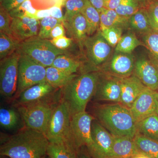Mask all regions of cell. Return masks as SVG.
I'll list each match as a JSON object with an SVG mask.
<instances>
[{
    "label": "cell",
    "mask_w": 158,
    "mask_h": 158,
    "mask_svg": "<svg viewBox=\"0 0 158 158\" xmlns=\"http://www.w3.org/2000/svg\"><path fill=\"white\" fill-rule=\"evenodd\" d=\"M49 144L44 134L25 127L1 143L0 155L10 158H44Z\"/></svg>",
    "instance_id": "1"
},
{
    "label": "cell",
    "mask_w": 158,
    "mask_h": 158,
    "mask_svg": "<svg viewBox=\"0 0 158 158\" xmlns=\"http://www.w3.org/2000/svg\"><path fill=\"white\" fill-rule=\"evenodd\" d=\"M95 114L113 137L134 139L137 135L136 123L130 109L121 104L101 105L95 109Z\"/></svg>",
    "instance_id": "2"
},
{
    "label": "cell",
    "mask_w": 158,
    "mask_h": 158,
    "mask_svg": "<svg viewBox=\"0 0 158 158\" xmlns=\"http://www.w3.org/2000/svg\"><path fill=\"white\" fill-rule=\"evenodd\" d=\"M99 77L94 72L84 73L62 88V99L68 105L71 116L86 111L88 103L95 94Z\"/></svg>",
    "instance_id": "3"
},
{
    "label": "cell",
    "mask_w": 158,
    "mask_h": 158,
    "mask_svg": "<svg viewBox=\"0 0 158 158\" xmlns=\"http://www.w3.org/2000/svg\"><path fill=\"white\" fill-rule=\"evenodd\" d=\"M70 111L62 98L55 108L48 125L45 135L50 143L61 145L77 156L71 132Z\"/></svg>",
    "instance_id": "4"
},
{
    "label": "cell",
    "mask_w": 158,
    "mask_h": 158,
    "mask_svg": "<svg viewBox=\"0 0 158 158\" xmlns=\"http://www.w3.org/2000/svg\"><path fill=\"white\" fill-rule=\"evenodd\" d=\"M54 99L19 105L18 110L25 127L38 131L45 135L49 121L57 105L54 101Z\"/></svg>",
    "instance_id": "5"
},
{
    "label": "cell",
    "mask_w": 158,
    "mask_h": 158,
    "mask_svg": "<svg viewBox=\"0 0 158 158\" xmlns=\"http://www.w3.org/2000/svg\"><path fill=\"white\" fill-rule=\"evenodd\" d=\"M19 54H24L47 68L52 66L57 56L65 54V50L55 46L51 40L43 39L38 36L20 42L16 50Z\"/></svg>",
    "instance_id": "6"
},
{
    "label": "cell",
    "mask_w": 158,
    "mask_h": 158,
    "mask_svg": "<svg viewBox=\"0 0 158 158\" xmlns=\"http://www.w3.org/2000/svg\"><path fill=\"white\" fill-rule=\"evenodd\" d=\"M46 67L24 54H20L18 81L15 97L34 85L46 81Z\"/></svg>",
    "instance_id": "7"
},
{
    "label": "cell",
    "mask_w": 158,
    "mask_h": 158,
    "mask_svg": "<svg viewBox=\"0 0 158 158\" xmlns=\"http://www.w3.org/2000/svg\"><path fill=\"white\" fill-rule=\"evenodd\" d=\"M19 57L16 51L1 60L0 93L4 97L11 98L17 91Z\"/></svg>",
    "instance_id": "8"
},
{
    "label": "cell",
    "mask_w": 158,
    "mask_h": 158,
    "mask_svg": "<svg viewBox=\"0 0 158 158\" xmlns=\"http://www.w3.org/2000/svg\"><path fill=\"white\" fill-rule=\"evenodd\" d=\"M94 117L86 112H81L71 116V132L74 144L79 152L82 148H90L93 144L91 126Z\"/></svg>",
    "instance_id": "9"
},
{
    "label": "cell",
    "mask_w": 158,
    "mask_h": 158,
    "mask_svg": "<svg viewBox=\"0 0 158 158\" xmlns=\"http://www.w3.org/2000/svg\"><path fill=\"white\" fill-rule=\"evenodd\" d=\"M93 144L87 150L91 158H112L114 137L94 119L91 126Z\"/></svg>",
    "instance_id": "10"
},
{
    "label": "cell",
    "mask_w": 158,
    "mask_h": 158,
    "mask_svg": "<svg viewBox=\"0 0 158 158\" xmlns=\"http://www.w3.org/2000/svg\"><path fill=\"white\" fill-rule=\"evenodd\" d=\"M156 91L146 88L130 109L136 123L153 115H158V102Z\"/></svg>",
    "instance_id": "11"
},
{
    "label": "cell",
    "mask_w": 158,
    "mask_h": 158,
    "mask_svg": "<svg viewBox=\"0 0 158 158\" xmlns=\"http://www.w3.org/2000/svg\"><path fill=\"white\" fill-rule=\"evenodd\" d=\"M98 31L94 35L88 36L83 45L89 61L95 66H99L106 62L112 50V47Z\"/></svg>",
    "instance_id": "12"
},
{
    "label": "cell",
    "mask_w": 158,
    "mask_h": 158,
    "mask_svg": "<svg viewBox=\"0 0 158 158\" xmlns=\"http://www.w3.org/2000/svg\"><path fill=\"white\" fill-rule=\"evenodd\" d=\"M121 93L120 78L110 75L101 79L100 75L94 95L95 100L119 103Z\"/></svg>",
    "instance_id": "13"
},
{
    "label": "cell",
    "mask_w": 158,
    "mask_h": 158,
    "mask_svg": "<svg viewBox=\"0 0 158 158\" xmlns=\"http://www.w3.org/2000/svg\"><path fill=\"white\" fill-rule=\"evenodd\" d=\"M39 20L34 18H12L11 25V36L19 41L38 36Z\"/></svg>",
    "instance_id": "14"
},
{
    "label": "cell",
    "mask_w": 158,
    "mask_h": 158,
    "mask_svg": "<svg viewBox=\"0 0 158 158\" xmlns=\"http://www.w3.org/2000/svg\"><path fill=\"white\" fill-rule=\"evenodd\" d=\"M59 89L54 88L46 81L34 85L24 90L18 97L19 105L27 104L40 101L54 99Z\"/></svg>",
    "instance_id": "15"
},
{
    "label": "cell",
    "mask_w": 158,
    "mask_h": 158,
    "mask_svg": "<svg viewBox=\"0 0 158 158\" xmlns=\"http://www.w3.org/2000/svg\"><path fill=\"white\" fill-rule=\"evenodd\" d=\"M133 73L145 87L158 91V67L150 60H138L135 63Z\"/></svg>",
    "instance_id": "16"
},
{
    "label": "cell",
    "mask_w": 158,
    "mask_h": 158,
    "mask_svg": "<svg viewBox=\"0 0 158 158\" xmlns=\"http://www.w3.org/2000/svg\"><path fill=\"white\" fill-rule=\"evenodd\" d=\"M121 98L119 103L130 109L138 96L147 87L134 75L120 78Z\"/></svg>",
    "instance_id": "17"
},
{
    "label": "cell",
    "mask_w": 158,
    "mask_h": 158,
    "mask_svg": "<svg viewBox=\"0 0 158 158\" xmlns=\"http://www.w3.org/2000/svg\"><path fill=\"white\" fill-rule=\"evenodd\" d=\"M135 63L131 54L117 52L109 67L110 75L120 78L131 76L134 72Z\"/></svg>",
    "instance_id": "18"
},
{
    "label": "cell",
    "mask_w": 158,
    "mask_h": 158,
    "mask_svg": "<svg viewBox=\"0 0 158 158\" xmlns=\"http://www.w3.org/2000/svg\"><path fill=\"white\" fill-rule=\"evenodd\" d=\"M69 35L83 47L85 40L88 37V25L86 19L81 13L74 16L69 22H63Z\"/></svg>",
    "instance_id": "19"
},
{
    "label": "cell",
    "mask_w": 158,
    "mask_h": 158,
    "mask_svg": "<svg viewBox=\"0 0 158 158\" xmlns=\"http://www.w3.org/2000/svg\"><path fill=\"white\" fill-rule=\"evenodd\" d=\"M134 139L114 137L112 158H132L139 153Z\"/></svg>",
    "instance_id": "20"
},
{
    "label": "cell",
    "mask_w": 158,
    "mask_h": 158,
    "mask_svg": "<svg viewBox=\"0 0 158 158\" xmlns=\"http://www.w3.org/2000/svg\"><path fill=\"white\" fill-rule=\"evenodd\" d=\"M46 81L56 89H62L67 85L77 75L64 72L52 66L46 68Z\"/></svg>",
    "instance_id": "21"
},
{
    "label": "cell",
    "mask_w": 158,
    "mask_h": 158,
    "mask_svg": "<svg viewBox=\"0 0 158 158\" xmlns=\"http://www.w3.org/2000/svg\"><path fill=\"white\" fill-rule=\"evenodd\" d=\"M137 134L158 141V115L148 116L136 123Z\"/></svg>",
    "instance_id": "22"
},
{
    "label": "cell",
    "mask_w": 158,
    "mask_h": 158,
    "mask_svg": "<svg viewBox=\"0 0 158 158\" xmlns=\"http://www.w3.org/2000/svg\"><path fill=\"white\" fill-rule=\"evenodd\" d=\"M138 152L152 158H158V141L137 134L134 138Z\"/></svg>",
    "instance_id": "23"
},
{
    "label": "cell",
    "mask_w": 158,
    "mask_h": 158,
    "mask_svg": "<svg viewBox=\"0 0 158 158\" xmlns=\"http://www.w3.org/2000/svg\"><path fill=\"white\" fill-rule=\"evenodd\" d=\"M101 25L106 27H125L129 23V19L119 15L114 10L103 9L100 11Z\"/></svg>",
    "instance_id": "24"
},
{
    "label": "cell",
    "mask_w": 158,
    "mask_h": 158,
    "mask_svg": "<svg viewBox=\"0 0 158 158\" xmlns=\"http://www.w3.org/2000/svg\"><path fill=\"white\" fill-rule=\"evenodd\" d=\"M81 13L84 15L88 23V36L93 35L100 28L101 22L99 12L91 5L89 0H87Z\"/></svg>",
    "instance_id": "25"
},
{
    "label": "cell",
    "mask_w": 158,
    "mask_h": 158,
    "mask_svg": "<svg viewBox=\"0 0 158 158\" xmlns=\"http://www.w3.org/2000/svg\"><path fill=\"white\" fill-rule=\"evenodd\" d=\"M80 66V62L65 54L57 56L51 66L66 73L74 74L77 72Z\"/></svg>",
    "instance_id": "26"
},
{
    "label": "cell",
    "mask_w": 158,
    "mask_h": 158,
    "mask_svg": "<svg viewBox=\"0 0 158 158\" xmlns=\"http://www.w3.org/2000/svg\"><path fill=\"white\" fill-rule=\"evenodd\" d=\"M129 23L133 29L145 35L153 31L144 8H141L133 15L129 19Z\"/></svg>",
    "instance_id": "27"
},
{
    "label": "cell",
    "mask_w": 158,
    "mask_h": 158,
    "mask_svg": "<svg viewBox=\"0 0 158 158\" xmlns=\"http://www.w3.org/2000/svg\"><path fill=\"white\" fill-rule=\"evenodd\" d=\"M20 42L12 36L0 32V59L2 60L16 51Z\"/></svg>",
    "instance_id": "28"
},
{
    "label": "cell",
    "mask_w": 158,
    "mask_h": 158,
    "mask_svg": "<svg viewBox=\"0 0 158 158\" xmlns=\"http://www.w3.org/2000/svg\"><path fill=\"white\" fill-rule=\"evenodd\" d=\"M19 113L12 109H0V125L5 129H14L19 122Z\"/></svg>",
    "instance_id": "29"
},
{
    "label": "cell",
    "mask_w": 158,
    "mask_h": 158,
    "mask_svg": "<svg viewBox=\"0 0 158 158\" xmlns=\"http://www.w3.org/2000/svg\"><path fill=\"white\" fill-rule=\"evenodd\" d=\"M142 44L135 34L128 33L122 36L115 49L118 52L131 54L136 48Z\"/></svg>",
    "instance_id": "30"
},
{
    "label": "cell",
    "mask_w": 158,
    "mask_h": 158,
    "mask_svg": "<svg viewBox=\"0 0 158 158\" xmlns=\"http://www.w3.org/2000/svg\"><path fill=\"white\" fill-rule=\"evenodd\" d=\"M144 45L149 51L150 61L158 67V33L150 32L144 37Z\"/></svg>",
    "instance_id": "31"
},
{
    "label": "cell",
    "mask_w": 158,
    "mask_h": 158,
    "mask_svg": "<svg viewBox=\"0 0 158 158\" xmlns=\"http://www.w3.org/2000/svg\"><path fill=\"white\" fill-rule=\"evenodd\" d=\"M98 31L112 47H116L122 36V28L118 27H106L100 25Z\"/></svg>",
    "instance_id": "32"
},
{
    "label": "cell",
    "mask_w": 158,
    "mask_h": 158,
    "mask_svg": "<svg viewBox=\"0 0 158 158\" xmlns=\"http://www.w3.org/2000/svg\"><path fill=\"white\" fill-rule=\"evenodd\" d=\"M87 0H66L65 6V15L64 22L69 21L75 15L81 13L86 5Z\"/></svg>",
    "instance_id": "33"
},
{
    "label": "cell",
    "mask_w": 158,
    "mask_h": 158,
    "mask_svg": "<svg viewBox=\"0 0 158 158\" xmlns=\"http://www.w3.org/2000/svg\"><path fill=\"white\" fill-rule=\"evenodd\" d=\"M40 28L38 36L43 39H48L50 37L51 31L58 24L62 23V22L52 16L44 18L40 20Z\"/></svg>",
    "instance_id": "34"
},
{
    "label": "cell",
    "mask_w": 158,
    "mask_h": 158,
    "mask_svg": "<svg viewBox=\"0 0 158 158\" xmlns=\"http://www.w3.org/2000/svg\"><path fill=\"white\" fill-rule=\"evenodd\" d=\"M140 9L139 5L134 0H122L115 11L122 17L129 19Z\"/></svg>",
    "instance_id": "35"
},
{
    "label": "cell",
    "mask_w": 158,
    "mask_h": 158,
    "mask_svg": "<svg viewBox=\"0 0 158 158\" xmlns=\"http://www.w3.org/2000/svg\"><path fill=\"white\" fill-rule=\"evenodd\" d=\"M144 9L152 30L158 33V1L150 0Z\"/></svg>",
    "instance_id": "36"
},
{
    "label": "cell",
    "mask_w": 158,
    "mask_h": 158,
    "mask_svg": "<svg viewBox=\"0 0 158 158\" xmlns=\"http://www.w3.org/2000/svg\"><path fill=\"white\" fill-rule=\"evenodd\" d=\"M37 10L34 9L30 0H26L16 9L9 11L12 18L28 17L34 18Z\"/></svg>",
    "instance_id": "37"
},
{
    "label": "cell",
    "mask_w": 158,
    "mask_h": 158,
    "mask_svg": "<svg viewBox=\"0 0 158 158\" xmlns=\"http://www.w3.org/2000/svg\"><path fill=\"white\" fill-rule=\"evenodd\" d=\"M47 154L50 158H77V156L73 154L63 146L50 142Z\"/></svg>",
    "instance_id": "38"
},
{
    "label": "cell",
    "mask_w": 158,
    "mask_h": 158,
    "mask_svg": "<svg viewBox=\"0 0 158 158\" xmlns=\"http://www.w3.org/2000/svg\"><path fill=\"white\" fill-rule=\"evenodd\" d=\"M12 19L9 11L0 6V32L12 36L11 31Z\"/></svg>",
    "instance_id": "39"
},
{
    "label": "cell",
    "mask_w": 158,
    "mask_h": 158,
    "mask_svg": "<svg viewBox=\"0 0 158 158\" xmlns=\"http://www.w3.org/2000/svg\"><path fill=\"white\" fill-rule=\"evenodd\" d=\"M73 40L72 39L69 38L65 36H62L52 39L51 40V41L57 48L65 50L71 45Z\"/></svg>",
    "instance_id": "40"
},
{
    "label": "cell",
    "mask_w": 158,
    "mask_h": 158,
    "mask_svg": "<svg viewBox=\"0 0 158 158\" xmlns=\"http://www.w3.org/2000/svg\"><path fill=\"white\" fill-rule=\"evenodd\" d=\"M26 0H2L1 6L8 11L16 9L20 6Z\"/></svg>",
    "instance_id": "41"
},
{
    "label": "cell",
    "mask_w": 158,
    "mask_h": 158,
    "mask_svg": "<svg viewBox=\"0 0 158 158\" xmlns=\"http://www.w3.org/2000/svg\"><path fill=\"white\" fill-rule=\"evenodd\" d=\"M49 9L51 11V16L62 23L64 21V15L62 14L61 6L55 4L53 6L50 8Z\"/></svg>",
    "instance_id": "42"
},
{
    "label": "cell",
    "mask_w": 158,
    "mask_h": 158,
    "mask_svg": "<svg viewBox=\"0 0 158 158\" xmlns=\"http://www.w3.org/2000/svg\"><path fill=\"white\" fill-rule=\"evenodd\" d=\"M65 36V30L63 23L58 24L52 29L50 34V37L52 39Z\"/></svg>",
    "instance_id": "43"
},
{
    "label": "cell",
    "mask_w": 158,
    "mask_h": 158,
    "mask_svg": "<svg viewBox=\"0 0 158 158\" xmlns=\"http://www.w3.org/2000/svg\"><path fill=\"white\" fill-rule=\"evenodd\" d=\"M122 0H106L105 2V9L110 10H116L120 5Z\"/></svg>",
    "instance_id": "44"
},
{
    "label": "cell",
    "mask_w": 158,
    "mask_h": 158,
    "mask_svg": "<svg viewBox=\"0 0 158 158\" xmlns=\"http://www.w3.org/2000/svg\"><path fill=\"white\" fill-rule=\"evenodd\" d=\"M51 16V11L49 9L37 10L35 15L34 18L38 20L43 19L44 18Z\"/></svg>",
    "instance_id": "45"
},
{
    "label": "cell",
    "mask_w": 158,
    "mask_h": 158,
    "mask_svg": "<svg viewBox=\"0 0 158 158\" xmlns=\"http://www.w3.org/2000/svg\"><path fill=\"white\" fill-rule=\"evenodd\" d=\"M91 5L95 7L100 12L104 9L105 2L106 0H89Z\"/></svg>",
    "instance_id": "46"
},
{
    "label": "cell",
    "mask_w": 158,
    "mask_h": 158,
    "mask_svg": "<svg viewBox=\"0 0 158 158\" xmlns=\"http://www.w3.org/2000/svg\"><path fill=\"white\" fill-rule=\"evenodd\" d=\"M77 158H91L88 152L84 151L83 150V148H82L79 151L77 155Z\"/></svg>",
    "instance_id": "47"
},
{
    "label": "cell",
    "mask_w": 158,
    "mask_h": 158,
    "mask_svg": "<svg viewBox=\"0 0 158 158\" xmlns=\"http://www.w3.org/2000/svg\"><path fill=\"white\" fill-rule=\"evenodd\" d=\"M139 5L140 8H144L150 0H134Z\"/></svg>",
    "instance_id": "48"
},
{
    "label": "cell",
    "mask_w": 158,
    "mask_h": 158,
    "mask_svg": "<svg viewBox=\"0 0 158 158\" xmlns=\"http://www.w3.org/2000/svg\"><path fill=\"white\" fill-rule=\"evenodd\" d=\"M132 158H152L148 156L143 154L139 153L138 154L136 155L135 156L133 157Z\"/></svg>",
    "instance_id": "49"
},
{
    "label": "cell",
    "mask_w": 158,
    "mask_h": 158,
    "mask_svg": "<svg viewBox=\"0 0 158 158\" xmlns=\"http://www.w3.org/2000/svg\"><path fill=\"white\" fill-rule=\"evenodd\" d=\"M65 1L66 0H56V4L62 6V5H64Z\"/></svg>",
    "instance_id": "50"
},
{
    "label": "cell",
    "mask_w": 158,
    "mask_h": 158,
    "mask_svg": "<svg viewBox=\"0 0 158 158\" xmlns=\"http://www.w3.org/2000/svg\"><path fill=\"white\" fill-rule=\"evenodd\" d=\"M156 97L157 99L158 102V91H156Z\"/></svg>",
    "instance_id": "51"
},
{
    "label": "cell",
    "mask_w": 158,
    "mask_h": 158,
    "mask_svg": "<svg viewBox=\"0 0 158 158\" xmlns=\"http://www.w3.org/2000/svg\"><path fill=\"white\" fill-rule=\"evenodd\" d=\"M1 158H10L9 157L6 156H1Z\"/></svg>",
    "instance_id": "52"
},
{
    "label": "cell",
    "mask_w": 158,
    "mask_h": 158,
    "mask_svg": "<svg viewBox=\"0 0 158 158\" xmlns=\"http://www.w3.org/2000/svg\"><path fill=\"white\" fill-rule=\"evenodd\" d=\"M44 158H47V157H46ZM48 158H49V157H48Z\"/></svg>",
    "instance_id": "53"
},
{
    "label": "cell",
    "mask_w": 158,
    "mask_h": 158,
    "mask_svg": "<svg viewBox=\"0 0 158 158\" xmlns=\"http://www.w3.org/2000/svg\"><path fill=\"white\" fill-rule=\"evenodd\" d=\"M2 0H0V2H1V1H2Z\"/></svg>",
    "instance_id": "54"
},
{
    "label": "cell",
    "mask_w": 158,
    "mask_h": 158,
    "mask_svg": "<svg viewBox=\"0 0 158 158\" xmlns=\"http://www.w3.org/2000/svg\"><path fill=\"white\" fill-rule=\"evenodd\" d=\"M156 1H158V0H156Z\"/></svg>",
    "instance_id": "55"
},
{
    "label": "cell",
    "mask_w": 158,
    "mask_h": 158,
    "mask_svg": "<svg viewBox=\"0 0 158 158\" xmlns=\"http://www.w3.org/2000/svg\"></svg>",
    "instance_id": "56"
}]
</instances>
